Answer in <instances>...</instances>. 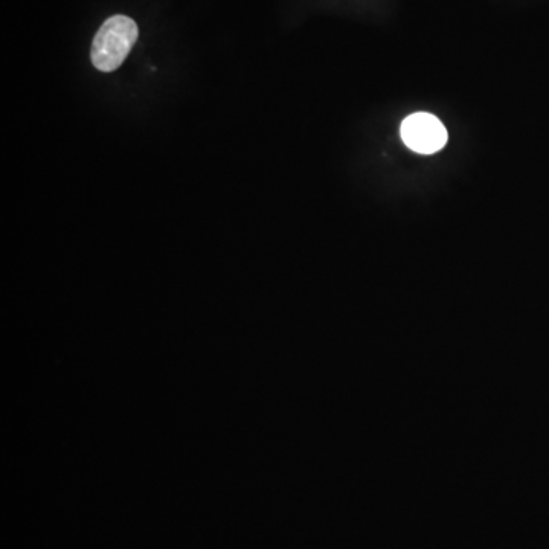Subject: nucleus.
<instances>
[{
	"instance_id": "obj_2",
	"label": "nucleus",
	"mask_w": 549,
	"mask_h": 549,
	"mask_svg": "<svg viewBox=\"0 0 549 549\" xmlns=\"http://www.w3.org/2000/svg\"><path fill=\"white\" fill-rule=\"evenodd\" d=\"M447 138L443 122L429 113H415L403 121V142L418 155H434L447 144Z\"/></svg>"
},
{
	"instance_id": "obj_1",
	"label": "nucleus",
	"mask_w": 549,
	"mask_h": 549,
	"mask_svg": "<svg viewBox=\"0 0 549 549\" xmlns=\"http://www.w3.org/2000/svg\"><path fill=\"white\" fill-rule=\"evenodd\" d=\"M139 29L135 20L127 16H113L98 29L90 58L101 72H113L124 63L138 40Z\"/></svg>"
}]
</instances>
